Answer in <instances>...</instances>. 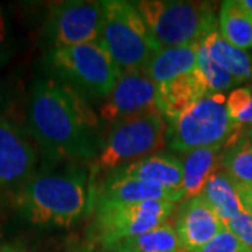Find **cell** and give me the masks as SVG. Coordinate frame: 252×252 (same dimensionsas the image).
Instances as JSON below:
<instances>
[{
	"label": "cell",
	"mask_w": 252,
	"mask_h": 252,
	"mask_svg": "<svg viewBox=\"0 0 252 252\" xmlns=\"http://www.w3.org/2000/svg\"><path fill=\"white\" fill-rule=\"evenodd\" d=\"M28 119L46 167L61 161L95 160L101 152L95 115L84 98L54 77L34 81Z\"/></svg>",
	"instance_id": "1"
},
{
	"label": "cell",
	"mask_w": 252,
	"mask_h": 252,
	"mask_svg": "<svg viewBox=\"0 0 252 252\" xmlns=\"http://www.w3.org/2000/svg\"><path fill=\"white\" fill-rule=\"evenodd\" d=\"M89 175L70 165L34 175L16 193V206L26 221L44 227H70L90 205Z\"/></svg>",
	"instance_id": "2"
},
{
	"label": "cell",
	"mask_w": 252,
	"mask_h": 252,
	"mask_svg": "<svg viewBox=\"0 0 252 252\" xmlns=\"http://www.w3.org/2000/svg\"><path fill=\"white\" fill-rule=\"evenodd\" d=\"M45 64L55 80L70 87L81 98H107L122 73L99 42L51 48Z\"/></svg>",
	"instance_id": "3"
},
{
	"label": "cell",
	"mask_w": 252,
	"mask_h": 252,
	"mask_svg": "<svg viewBox=\"0 0 252 252\" xmlns=\"http://www.w3.org/2000/svg\"><path fill=\"white\" fill-rule=\"evenodd\" d=\"M135 4L162 48L199 45L217 31L215 7L206 1L142 0Z\"/></svg>",
	"instance_id": "4"
},
{
	"label": "cell",
	"mask_w": 252,
	"mask_h": 252,
	"mask_svg": "<svg viewBox=\"0 0 252 252\" xmlns=\"http://www.w3.org/2000/svg\"><path fill=\"white\" fill-rule=\"evenodd\" d=\"M104 20L97 42L105 48L121 72L142 70L162 46L154 38L135 3L104 0Z\"/></svg>",
	"instance_id": "5"
},
{
	"label": "cell",
	"mask_w": 252,
	"mask_h": 252,
	"mask_svg": "<svg viewBox=\"0 0 252 252\" xmlns=\"http://www.w3.org/2000/svg\"><path fill=\"white\" fill-rule=\"evenodd\" d=\"M167 119L153 111L115 122L94 160V174L114 171L167 146Z\"/></svg>",
	"instance_id": "6"
},
{
	"label": "cell",
	"mask_w": 252,
	"mask_h": 252,
	"mask_svg": "<svg viewBox=\"0 0 252 252\" xmlns=\"http://www.w3.org/2000/svg\"><path fill=\"white\" fill-rule=\"evenodd\" d=\"M225 99L223 93L207 94L180 118L168 121V147L184 154L200 147L224 146L241 127L230 117Z\"/></svg>",
	"instance_id": "7"
},
{
	"label": "cell",
	"mask_w": 252,
	"mask_h": 252,
	"mask_svg": "<svg viewBox=\"0 0 252 252\" xmlns=\"http://www.w3.org/2000/svg\"><path fill=\"white\" fill-rule=\"evenodd\" d=\"M170 200L97 203L93 206L94 220L91 234L101 247L143 234L167 223L177 207Z\"/></svg>",
	"instance_id": "8"
},
{
	"label": "cell",
	"mask_w": 252,
	"mask_h": 252,
	"mask_svg": "<svg viewBox=\"0 0 252 252\" xmlns=\"http://www.w3.org/2000/svg\"><path fill=\"white\" fill-rule=\"evenodd\" d=\"M102 20V1H61L51 6L44 31L51 48L97 42L101 35Z\"/></svg>",
	"instance_id": "9"
},
{
	"label": "cell",
	"mask_w": 252,
	"mask_h": 252,
	"mask_svg": "<svg viewBox=\"0 0 252 252\" xmlns=\"http://www.w3.org/2000/svg\"><path fill=\"white\" fill-rule=\"evenodd\" d=\"M158 111V86L142 70L122 72L99 109L101 119L111 122Z\"/></svg>",
	"instance_id": "10"
},
{
	"label": "cell",
	"mask_w": 252,
	"mask_h": 252,
	"mask_svg": "<svg viewBox=\"0 0 252 252\" xmlns=\"http://www.w3.org/2000/svg\"><path fill=\"white\" fill-rule=\"evenodd\" d=\"M38 153L27 135L0 119V188L21 189L34 177Z\"/></svg>",
	"instance_id": "11"
},
{
	"label": "cell",
	"mask_w": 252,
	"mask_h": 252,
	"mask_svg": "<svg viewBox=\"0 0 252 252\" xmlns=\"http://www.w3.org/2000/svg\"><path fill=\"white\" fill-rule=\"evenodd\" d=\"M174 228L182 252H192L224 231L225 223L202 198H189L175 215Z\"/></svg>",
	"instance_id": "12"
},
{
	"label": "cell",
	"mask_w": 252,
	"mask_h": 252,
	"mask_svg": "<svg viewBox=\"0 0 252 252\" xmlns=\"http://www.w3.org/2000/svg\"><path fill=\"white\" fill-rule=\"evenodd\" d=\"M90 199L91 205L97 203H139L146 200H170L178 203L185 198L184 190H175L150 184L136 178H118L108 175Z\"/></svg>",
	"instance_id": "13"
},
{
	"label": "cell",
	"mask_w": 252,
	"mask_h": 252,
	"mask_svg": "<svg viewBox=\"0 0 252 252\" xmlns=\"http://www.w3.org/2000/svg\"><path fill=\"white\" fill-rule=\"evenodd\" d=\"M109 175L118 178H136L175 190H182L184 184L182 161L177 156L165 153L143 157L111 171Z\"/></svg>",
	"instance_id": "14"
},
{
	"label": "cell",
	"mask_w": 252,
	"mask_h": 252,
	"mask_svg": "<svg viewBox=\"0 0 252 252\" xmlns=\"http://www.w3.org/2000/svg\"><path fill=\"white\" fill-rule=\"evenodd\" d=\"M207 94L206 83L199 70H196L158 86V111L167 122L174 121Z\"/></svg>",
	"instance_id": "15"
},
{
	"label": "cell",
	"mask_w": 252,
	"mask_h": 252,
	"mask_svg": "<svg viewBox=\"0 0 252 252\" xmlns=\"http://www.w3.org/2000/svg\"><path fill=\"white\" fill-rule=\"evenodd\" d=\"M198 70V45L162 48L156 54L142 72L157 84L162 86L181 76Z\"/></svg>",
	"instance_id": "16"
},
{
	"label": "cell",
	"mask_w": 252,
	"mask_h": 252,
	"mask_svg": "<svg viewBox=\"0 0 252 252\" xmlns=\"http://www.w3.org/2000/svg\"><path fill=\"white\" fill-rule=\"evenodd\" d=\"M223 146L200 147L184 153V184L185 198H199L212 174L220 168Z\"/></svg>",
	"instance_id": "17"
},
{
	"label": "cell",
	"mask_w": 252,
	"mask_h": 252,
	"mask_svg": "<svg viewBox=\"0 0 252 252\" xmlns=\"http://www.w3.org/2000/svg\"><path fill=\"white\" fill-rule=\"evenodd\" d=\"M199 198L203 199L225 224L244 212L235 180L221 167L212 174Z\"/></svg>",
	"instance_id": "18"
},
{
	"label": "cell",
	"mask_w": 252,
	"mask_h": 252,
	"mask_svg": "<svg viewBox=\"0 0 252 252\" xmlns=\"http://www.w3.org/2000/svg\"><path fill=\"white\" fill-rule=\"evenodd\" d=\"M220 167L237 182L252 184V126L244 125L223 146Z\"/></svg>",
	"instance_id": "19"
},
{
	"label": "cell",
	"mask_w": 252,
	"mask_h": 252,
	"mask_svg": "<svg viewBox=\"0 0 252 252\" xmlns=\"http://www.w3.org/2000/svg\"><path fill=\"white\" fill-rule=\"evenodd\" d=\"M219 32L228 44L238 49L252 48V13L241 0H227L220 6Z\"/></svg>",
	"instance_id": "20"
},
{
	"label": "cell",
	"mask_w": 252,
	"mask_h": 252,
	"mask_svg": "<svg viewBox=\"0 0 252 252\" xmlns=\"http://www.w3.org/2000/svg\"><path fill=\"white\" fill-rule=\"evenodd\" d=\"M105 252H182L174 225L168 221L153 230L102 247Z\"/></svg>",
	"instance_id": "21"
},
{
	"label": "cell",
	"mask_w": 252,
	"mask_h": 252,
	"mask_svg": "<svg viewBox=\"0 0 252 252\" xmlns=\"http://www.w3.org/2000/svg\"><path fill=\"white\" fill-rule=\"evenodd\" d=\"M210 58L230 73L238 83L252 77V59L243 49L228 44L219 31L207 36L203 41Z\"/></svg>",
	"instance_id": "22"
},
{
	"label": "cell",
	"mask_w": 252,
	"mask_h": 252,
	"mask_svg": "<svg viewBox=\"0 0 252 252\" xmlns=\"http://www.w3.org/2000/svg\"><path fill=\"white\" fill-rule=\"evenodd\" d=\"M198 70L206 83L209 94L223 93L240 84L230 73L210 58L209 51L203 42L198 45Z\"/></svg>",
	"instance_id": "23"
},
{
	"label": "cell",
	"mask_w": 252,
	"mask_h": 252,
	"mask_svg": "<svg viewBox=\"0 0 252 252\" xmlns=\"http://www.w3.org/2000/svg\"><path fill=\"white\" fill-rule=\"evenodd\" d=\"M227 111L231 119L241 125L244 117L252 105V90L248 87H238L233 90L225 99Z\"/></svg>",
	"instance_id": "24"
},
{
	"label": "cell",
	"mask_w": 252,
	"mask_h": 252,
	"mask_svg": "<svg viewBox=\"0 0 252 252\" xmlns=\"http://www.w3.org/2000/svg\"><path fill=\"white\" fill-rule=\"evenodd\" d=\"M244 248L245 245L231 231L225 228L212 241L192 252H241Z\"/></svg>",
	"instance_id": "25"
},
{
	"label": "cell",
	"mask_w": 252,
	"mask_h": 252,
	"mask_svg": "<svg viewBox=\"0 0 252 252\" xmlns=\"http://www.w3.org/2000/svg\"><path fill=\"white\" fill-rule=\"evenodd\" d=\"M227 230L241 241V243L252 250V216L248 213H240L238 216L230 220L227 224Z\"/></svg>",
	"instance_id": "26"
},
{
	"label": "cell",
	"mask_w": 252,
	"mask_h": 252,
	"mask_svg": "<svg viewBox=\"0 0 252 252\" xmlns=\"http://www.w3.org/2000/svg\"><path fill=\"white\" fill-rule=\"evenodd\" d=\"M235 188L238 192V198L243 205L244 212L252 216V184L235 181Z\"/></svg>",
	"instance_id": "27"
},
{
	"label": "cell",
	"mask_w": 252,
	"mask_h": 252,
	"mask_svg": "<svg viewBox=\"0 0 252 252\" xmlns=\"http://www.w3.org/2000/svg\"><path fill=\"white\" fill-rule=\"evenodd\" d=\"M6 38H7V28H6V18L3 14V10L0 9V52H1V48L6 42Z\"/></svg>",
	"instance_id": "28"
},
{
	"label": "cell",
	"mask_w": 252,
	"mask_h": 252,
	"mask_svg": "<svg viewBox=\"0 0 252 252\" xmlns=\"http://www.w3.org/2000/svg\"><path fill=\"white\" fill-rule=\"evenodd\" d=\"M0 252H27L24 251L23 248H18V247H11V245H4L0 248Z\"/></svg>",
	"instance_id": "29"
},
{
	"label": "cell",
	"mask_w": 252,
	"mask_h": 252,
	"mask_svg": "<svg viewBox=\"0 0 252 252\" xmlns=\"http://www.w3.org/2000/svg\"><path fill=\"white\" fill-rule=\"evenodd\" d=\"M241 3H243V6L247 10H250L252 13V0H241Z\"/></svg>",
	"instance_id": "30"
},
{
	"label": "cell",
	"mask_w": 252,
	"mask_h": 252,
	"mask_svg": "<svg viewBox=\"0 0 252 252\" xmlns=\"http://www.w3.org/2000/svg\"><path fill=\"white\" fill-rule=\"evenodd\" d=\"M241 252H252V250H251V248H248V247H245V248H244Z\"/></svg>",
	"instance_id": "31"
},
{
	"label": "cell",
	"mask_w": 252,
	"mask_h": 252,
	"mask_svg": "<svg viewBox=\"0 0 252 252\" xmlns=\"http://www.w3.org/2000/svg\"><path fill=\"white\" fill-rule=\"evenodd\" d=\"M0 101H1V94H0Z\"/></svg>",
	"instance_id": "32"
}]
</instances>
